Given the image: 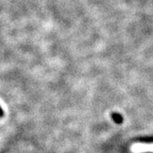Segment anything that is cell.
Wrapping results in <instances>:
<instances>
[{
  "instance_id": "obj_1",
  "label": "cell",
  "mask_w": 153,
  "mask_h": 153,
  "mask_svg": "<svg viewBox=\"0 0 153 153\" xmlns=\"http://www.w3.org/2000/svg\"><path fill=\"white\" fill-rule=\"evenodd\" d=\"M130 151L133 153L153 152V143L152 144H145V143L134 144L130 148Z\"/></svg>"
}]
</instances>
